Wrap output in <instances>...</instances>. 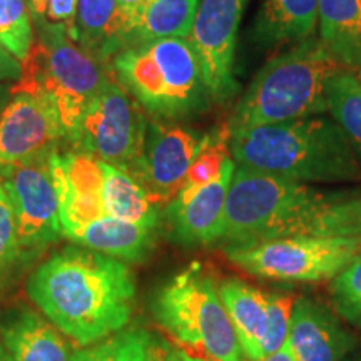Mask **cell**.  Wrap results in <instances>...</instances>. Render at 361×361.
<instances>
[{
    "label": "cell",
    "mask_w": 361,
    "mask_h": 361,
    "mask_svg": "<svg viewBox=\"0 0 361 361\" xmlns=\"http://www.w3.org/2000/svg\"><path fill=\"white\" fill-rule=\"evenodd\" d=\"M27 293L59 331L84 348L129 323L135 284L123 261L66 247L34 271Z\"/></svg>",
    "instance_id": "cell-1"
},
{
    "label": "cell",
    "mask_w": 361,
    "mask_h": 361,
    "mask_svg": "<svg viewBox=\"0 0 361 361\" xmlns=\"http://www.w3.org/2000/svg\"><path fill=\"white\" fill-rule=\"evenodd\" d=\"M346 196L238 164L218 243L226 250L286 236H340L338 209Z\"/></svg>",
    "instance_id": "cell-2"
},
{
    "label": "cell",
    "mask_w": 361,
    "mask_h": 361,
    "mask_svg": "<svg viewBox=\"0 0 361 361\" xmlns=\"http://www.w3.org/2000/svg\"><path fill=\"white\" fill-rule=\"evenodd\" d=\"M229 130V151L239 166L300 183L361 180L358 154L340 126L328 117Z\"/></svg>",
    "instance_id": "cell-3"
},
{
    "label": "cell",
    "mask_w": 361,
    "mask_h": 361,
    "mask_svg": "<svg viewBox=\"0 0 361 361\" xmlns=\"http://www.w3.org/2000/svg\"><path fill=\"white\" fill-rule=\"evenodd\" d=\"M345 69L313 35L258 71L228 126L255 128L328 112V82Z\"/></svg>",
    "instance_id": "cell-4"
},
{
    "label": "cell",
    "mask_w": 361,
    "mask_h": 361,
    "mask_svg": "<svg viewBox=\"0 0 361 361\" xmlns=\"http://www.w3.org/2000/svg\"><path fill=\"white\" fill-rule=\"evenodd\" d=\"M111 69L152 119L179 121L209 104L200 61L188 39L129 45L114 56Z\"/></svg>",
    "instance_id": "cell-5"
},
{
    "label": "cell",
    "mask_w": 361,
    "mask_h": 361,
    "mask_svg": "<svg viewBox=\"0 0 361 361\" xmlns=\"http://www.w3.org/2000/svg\"><path fill=\"white\" fill-rule=\"evenodd\" d=\"M34 24L37 25V40H34L20 79L12 85L11 92L47 97L59 112L67 142L85 107L109 79L111 66L106 69L80 49L64 25L47 19Z\"/></svg>",
    "instance_id": "cell-6"
},
{
    "label": "cell",
    "mask_w": 361,
    "mask_h": 361,
    "mask_svg": "<svg viewBox=\"0 0 361 361\" xmlns=\"http://www.w3.org/2000/svg\"><path fill=\"white\" fill-rule=\"evenodd\" d=\"M154 314L176 341L197 351L200 358L246 360L218 284L201 263H191L161 288L154 301Z\"/></svg>",
    "instance_id": "cell-7"
},
{
    "label": "cell",
    "mask_w": 361,
    "mask_h": 361,
    "mask_svg": "<svg viewBox=\"0 0 361 361\" xmlns=\"http://www.w3.org/2000/svg\"><path fill=\"white\" fill-rule=\"evenodd\" d=\"M228 259L252 276L316 283L333 279L361 252V238L286 236L243 247H226Z\"/></svg>",
    "instance_id": "cell-8"
},
{
    "label": "cell",
    "mask_w": 361,
    "mask_h": 361,
    "mask_svg": "<svg viewBox=\"0 0 361 361\" xmlns=\"http://www.w3.org/2000/svg\"><path fill=\"white\" fill-rule=\"evenodd\" d=\"M147 124L146 111L111 69L109 79L85 107L67 144L74 151L129 171L142 151Z\"/></svg>",
    "instance_id": "cell-9"
},
{
    "label": "cell",
    "mask_w": 361,
    "mask_h": 361,
    "mask_svg": "<svg viewBox=\"0 0 361 361\" xmlns=\"http://www.w3.org/2000/svg\"><path fill=\"white\" fill-rule=\"evenodd\" d=\"M54 152L0 169V184L13 207L24 256L42 251L62 236L51 166Z\"/></svg>",
    "instance_id": "cell-10"
},
{
    "label": "cell",
    "mask_w": 361,
    "mask_h": 361,
    "mask_svg": "<svg viewBox=\"0 0 361 361\" xmlns=\"http://www.w3.org/2000/svg\"><path fill=\"white\" fill-rule=\"evenodd\" d=\"M204 142L206 134L176 121L149 119L142 151L128 173L157 207L168 206L183 188Z\"/></svg>",
    "instance_id": "cell-11"
},
{
    "label": "cell",
    "mask_w": 361,
    "mask_h": 361,
    "mask_svg": "<svg viewBox=\"0 0 361 361\" xmlns=\"http://www.w3.org/2000/svg\"><path fill=\"white\" fill-rule=\"evenodd\" d=\"M247 0H201L188 40L191 42L209 96L224 102L236 96L234 54L239 22Z\"/></svg>",
    "instance_id": "cell-12"
},
{
    "label": "cell",
    "mask_w": 361,
    "mask_h": 361,
    "mask_svg": "<svg viewBox=\"0 0 361 361\" xmlns=\"http://www.w3.org/2000/svg\"><path fill=\"white\" fill-rule=\"evenodd\" d=\"M62 142L64 128L47 97L12 94L0 114V169L59 151Z\"/></svg>",
    "instance_id": "cell-13"
},
{
    "label": "cell",
    "mask_w": 361,
    "mask_h": 361,
    "mask_svg": "<svg viewBox=\"0 0 361 361\" xmlns=\"http://www.w3.org/2000/svg\"><path fill=\"white\" fill-rule=\"evenodd\" d=\"M62 236L107 216L102 201L101 161L85 152L56 151L51 157Z\"/></svg>",
    "instance_id": "cell-14"
},
{
    "label": "cell",
    "mask_w": 361,
    "mask_h": 361,
    "mask_svg": "<svg viewBox=\"0 0 361 361\" xmlns=\"http://www.w3.org/2000/svg\"><path fill=\"white\" fill-rule=\"evenodd\" d=\"M288 343L296 361H345L355 350L356 338L326 306L298 298Z\"/></svg>",
    "instance_id": "cell-15"
},
{
    "label": "cell",
    "mask_w": 361,
    "mask_h": 361,
    "mask_svg": "<svg viewBox=\"0 0 361 361\" xmlns=\"http://www.w3.org/2000/svg\"><path fill=\"white\" fill-rule=\"evenodd\" d=\"M236 162L226 159L218 178L206 184L184 204H168L166 213L171 221L173 236L186 246L218 243L223 229L226 196L231 184Z\"/></svg>",
    "instance_id": "cell-16"
},
{
    "label": "cell",
    "mask_w": 361,
    "mask_h": 361,
    "mask_svg": "<svg viewBox=\"0 0 361 361\" xmlns=\"http://www.w3.org/2000/svg\"><path fill=\"white\" fill-rule=\"evenodd\" d=\"M133 27L117 0H79L75 42L102 66L130 45Z\"/></svg>",
    "instance_id": "cell-17"
},
{
    "label": "cell",
    "mask_w": 361,
    "mask_h": 361,
    "mask_svg": "<svg viewBox=\"0 0 361 361\" xmlns=\"http://www.w3.org/2000/svg\"><path fill=\"white\" fill-rule=\"evenodd\" d=\"M0 336L12 361H71L57 328L29 308L7 311L0 318Z\"/></svg>",
    "instance_id": "cell-18"
},
{
    "label": "cell",
    "mask_w": 361,
    "mask_h": 361,
    "mask_svg": "<svg viewBox=\"0 0 361 361\" xmlns=\"http://www.w3.org/2000/svg\"><path fill=\"white\" fill-rule=\"evenodd\" d=\"M219 296L250 361L264 356L263 345L268 323V295L239 278H226L218 284Z\"/></svg>",
    "instance_id": "cell-19"
},
{
    "label": "cell",
    "mask_w": 361,
    "mask_h": 361,
    "mask_svg": "<svg viewBox=\"0 0 361 361\" xmlns=\"http://www.w3.org/2000/svg\"><path fill=\"white\" fill-rule=\"evenodd\" d=\"M154 229L104 216L84 228L75 229L66 238L101 255L135 263L146 258L147 251L151 250Z\"/></svg>",
    "instance_id": "cell-20"
},
{
    "label": "cell",
    "mask_w": 361,
    "mask_h": 361,
    "mask_svg": "<svg viewBox=\"0 0 361 361\" xmlns=\"http://www.w3.org/2000/svg\"><path fill=\"white\" fill-rule=\"evenodd\" d=\"M319 0H264L255 37L264 47L301 42L313 35Z\"/></svg>",
    "instance_id": "cell-21"
},
{
    "label": "cell",
    "mask_w": 361,
    "mask_h": 361,
    "mask_svg": "<svg viewBox=\"0 0 361 361\" xmlns=\"http://www.w3.org/2000/svg\"><path fill=\"white\" fill-rule=\"evenodd\" d=\"M319 40L340 64L361 67V0H319Z\"/></svg>",
    "instance_id": "cell-22"
},
{
    "label": "cell",
    "mask_w": 361,
    "mask_h": 361,
    "mask_svg": "<svg viewBox=\"0 0 361 361\" xmlns=\"http://www.w3.org/2000/svg\"><path fill=\"white\" fill-rule=\"evenodd\" d=\"M102 168V201L111 218L126 223L156 228L159 207L151 201L149 194L128 171L101 161Z\"/></svg>",
    "instance_id": "cell-23"
},
{
    "label": "cell",
    "mask_w": 361,
    "mask_h": 361,
    "mask_svg": "<svg viewBox=\"0 0 361 361\" xmlns=\"http://www.w3.org/2000/svg\"><path fill=\"white\" fill-rule=\"evenodd\" d=\"M201 0H149L135 22L130 45L151 40L188 39Z\"/></svg>",
    "instance_id": "cell-24"
},
{
    "label": "cell",
    "mask_w": 361,
    "mask_h": 361,
    "mask_svg": "<svg viewBox=\"0 0 361 361\" xmlns=\"http://www.w3.org/2000/svg\"><path fill=\"white\" fill-rule=\"evenodd\" d=\"M168 351V346L152 340L151 333L135 328L117 331L89 348L84 346L72 355L71 361H164Z\"/></svg>",
    "instance_id": "cell-25"
},
{
    "label": "cell",
    "mask_w": 361,
    "mask_h": 361,
    "mask_svg": "<svg viewBox=\"0 0 361 361\" xmlns=\"http://www.w3.org/2000/svg\"><path fill=\"white\" fill-rule=\"evenodd\" d=\"M328 112L350 139L361 161V82L353 71L341 69L329 79Z\"/></svg>",
    "instance_id": "cell-26"
},
{
    "label": "cell",
    "mask_w": 361,
    "mask_h": 361,
    "mask_svg": "<svg viewBox=\"0 0 361 361\" xmlns=\"http://www.w3.org/2000/svg\"><path fill=\"white\" fill-rule=\"evenodd\" d=\"M229 134H231V130H229L228 124L221 126V128L211 130V133H206L204 147L201 149V152L194 159L191 168H189L188 176L184 179V184L178 192V196L169 204H184L200 189L218 178L226 159L231 157V151H229Z\"/></svg>",
    "instance_id": "cell-27"
},
{
    "label": "cell",
    "mask_w": 361,
    "mask_h": 361,
    "mask_svg": "<svg viewBox=\"0 0 361 361\" xmlns=\"http://www.w3.org/2000/svg\"><path fill=\"white\" fill-rule=\"evenodd\" d=\"M0 42L24 62L34 44V27L25 0H0Z\"/></svg>",
    "instance_id": "cell-28"
},
{
    "label": "cell",
    "mask_w": 361,
    "mask_h": 361,
    "mask_svg": "<svg viewBox=\"0 0 361 361\" xmlns=\"http://www.w3.org/2000/svg\"><path fill=\"white\" fill-rule=\"evenodd\" d=\"M336 314L361 326V252L329 284Z\"/></svg>",
    "instance_id": "cell-29"
},
{
    "label": "cell",
    "mask_w": 361,
    "mask_h": 361,
    "mask_svg": "<svg viewBox=\"0 0 361 361\" xmlns=\"http://www.w3.org/2000/svg\"><path fill=\"white\" fill-rule=\"evenodd\" d=\"M24 251L17 234V221L6 189L0 184V281H4L17 263L24 261Z\"/></svg>",
    "instance_id": "cell-30"
},
{
    "label": "cell",
    "mask_w": 361,
    "mask_h": 361,
    "mask_svg": "<svg viewBox=\"0 0 361 361\" xmlns=\"http://www.w3.org/2000/svg\"><path fill=\"white\" fill-rule=\"evenodd\" d=\"M295 303L296 298L291 293H271L268 295V323H266L263 345L264 356L278 351L288 341Z\"/></svg>",
    "instance_id": "cell-31"
},
{
    "label": "cell",
    "mask_w": 361,
    "mask_h": 361,
    "mask_svg": "<svg viewBox=\"0 0 361 361\" xmlns=\"http://www.w3.org/2000/svg\"><path fill=\"white\" fill-rule=\"evenodd\" d=\"M79 0H49L45 19L52 24L66 27L67 34L75 40V16H78Z\"/></svg>",
    "instance_id": "cell-32"
},
{
    "label": "cell",
    "mask_w": 361,
    "mask_h": 361,
    "mask_svg": "<svg viewBox=\"0 0 361 361\" xmlns=\"http://www.w3.org/2000/svg\"><path fill=\"white\" fill-rule=\"evenodd\" d=\"M22 75V66L16 57L0 42V82L19 80Z\"/></svg>",
    "instance_id": "cell-33"
},
{
    "label": "cell",
    "mask_w": 361,
    "mask_h": 361,
    "mask_svg": "<svg viewBox=\"0 0 361 361\" xmlns=\"http://www.w3.org/2000/svg\"><path fill=\"white\" fill-rule=\"evenodd\" d=\"M147 2L149 0H117L121 11L124 12V16L128 17L130 27H133V32H134L135 22H137L139 16H141L142 8L147 6Z\"/></svg>",
    "instance_id": "cell-34"
},
{
    "label": "cell",
    "mask_w": 361,
    "mask_h": 361,
    "mask_svg": "<svg viewBox=\"0 0 361 361\" xmlns=\"http://www.w3.org/2000/svg\"><path fill=\"white\" fill-rule=\"evenodd\" d=\"M348 211L351 221V236L361 238V196L351 197Z\"/></svg>",
    "instance_id": "cell-35"
},
{
    "label": "cell",
    "mask_w": 361,
    "mask_h": 361,
    "mask_svg": "<svg viewBox=\"0 0 361 361\" xmlns=\"http://www.w3.org/2000/svg\"><path fill=\"white\" fill-rule=\"evenodd\" d=\"M258 361H296V358L290 348V343L286 341L278 351H274V353L271 355H266L264 358H261Z\"/></svg>",
    "instance_id": "cell-36"
},
{
    "label": "cell",
    "mask_w": 361,
    "mask_h": 361,
    "mask_svg": "<svg viewBox=\"0 0 361 361\" xmlns=\"http://www.w3.org/2000/svg\"><path fill=\"white\" fill-rule=\"evenodd\" d=\"M47 2L49 0H27L29 4L30 17L32 22H39L45 19V12H47Z\"/></svg>",
    "instance_id": "cell-37"
},
{
    "label": "cell",
    "mask_w": 361,
    "mask_h": 361,
    "mask_svg": "<svg viewBox=\"0 0 361 361\" xmlns=\"http://www.w3.org/2000/svg\"><path fill=\"white\" fill-rule=\"evenodd\" d=\"M11 87H12V85L0 84V114H2V111L6 109V106L8 104V101H11V99H12Z\"/></svg>",
    "instance_id": "cell-38"
},
{
    "label": "cell",
    "mask_w": 361,
    "mask_h": 361,
    "mask_svg": "<svg viewBox=\"0 0 361 361\" xmlns=\"http://www.w3.org/2000/svg\"><path fill=\"white\" fill-rule=\"evenodd\" d=\"M179 358L180 361H207L204 358H200V356H192L186 353V351H179Z\"/></svg>",
    "instance_id": "cell-39"
},
{
    "label": "cell",
    "mask_w": 361,
    "mask_h": 361,
    "mask_svg": "<svg viewBox=\"0 0 361 361\" xmlns=\"http://www.w3.org/2000/svg\"><path fill=\"white\" fill-rule=\"evenodd\" d=\"M164 361H180V358H179V351H176V350H169V351H168V355H166Z\"/></svg>",
    "instance_id": "cell-40"
},
{
    "label": "cell",
    "mask_w": 361,
    "mask_h": 361,
    "mask_svg": "<svg viewBox=\"0 0 361 361\" xmlns=\"http://www.w3.org/2000/svg\"><path fill=\"white\" fill-rule=\"evenodd\" d=\"M0 361H12V358H11V355L7 353V350L4 348L2 345H0Z\"/></svg>",
    "instance_id": "cell-41"
},
{
    "label": "cell",
    "mask_w": 361,
    "mask_h": 361,
    "mask_svg": "<svg viewBox=\"0 0 361 361\" xmlns=\"http://www.w3.org/2000/svg\"><path fill=\"white\" fill-rule=\"evenodd\" d=\"M345 361H361V353L356 355V356H348Z\"/></svg>",
    "instance_id": "cell-42"
},
{
    "label": "cell",
    "mask_w": 361,
    "mask_h": 361,
    "mask_svg": "<svg viewBox=\"0 0 361 361\" xmlns=\"http://www.w3.org/2000/svg\"><path fill=\"white\" fill-rule=\"evenodd\" d=\"M355 74H356V78H358V80L361 82V67H358V69H356Z\"/></svg>",
    "instance_id": "cell-43"
}]
</instances>
